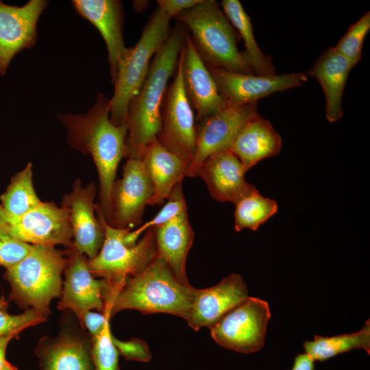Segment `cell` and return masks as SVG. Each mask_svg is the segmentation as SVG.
Here are the masks:
<instances>
[{"instance_id":"40","label":"cell","mask_w":370,"mask_h":370,"mask_svg":"<svg viewBox=\"0 0 370 370\" xmlns=\"http://www.w3.org/2000/svg\"><path fill=\"white\" fill-rule=\"evenodd\" d=\"M8 303L2 297H0V310H7Z\"/></svg>"},{"instance_id":"18","label":"cell","mask_w":370,"mask_h":370,"mask_svg":"<svg viewBox=\"0 0 370 370\" xmlns=\"http://www.w3.org/2000/svg\"><path fill=\"white\" fill-rule=\"evenodd\" d=\"M179 60L184 88L192 108L196 111L197 120L200 121L224 109L227 103L188 34Z\"/></svg>"},{"instance_id":"31","label":"cell","mask_w":370,"mask_h":370,"mask_svg":"<svg viewBox=\"0 0 370 370\" xmlns=\"http://www.w3.org/2000/svg\"><path fill=\"white\" fill-rule=\"evenodd\" d=\"M370 29V12L352 25L334 49L355 66L361 59L365 38Z\"/></svg>"},{"instance_id":"14","label":"cell","mask_w":370,"mask_h":370,"mask_svg":"<svg viewBox=\"0 0 370 370\" xmlns=\"http://www.w3.org/2000/svg\"><path fill=\"white\" fill-rule=\"evenodd\" d=\"M97 186L92 182L83 186L77 178L71 192L64 194L60 207L68 214L73 239V247L89 260L99 252L105 239V228L96 214L94 199Z\"/></svg>"},{"instance_id":"4","label":"cell","mask_w":370,"mask_h":370,"mask_svg":"<svg viewBox=\"0 0 370 370\" xmlns=\"http://www.w3.org/2000/svg\"><path fill=\"white\" fill-rule=\"evenodd\" d=\"M66 264L64 251L55 247L31 245L28 254L5 272L11 287L10 299L25 310L33 308L47 318L51 301L61 295Z\"/></svg>"},{"instance_id":"17","label":"cell","mask_w":370,"mask_h":370,"mask_svg":"<svg viewBox=\"0 0 370 370\" xmlns=\"http://www.w3.org/2000/svg\"><path fill=\"white\" fill-rule=\"evenodd\" d=\"M47 5L45 0H30L20 7L0 1V75L18 53L35 45L38 21Z\"/></svg>"},{"instance_id":"27","label":"cell","mask_w":370,"mask_h":370,"mask_svg":"<svg viewBox=\"0 0 370 370\" xmlns=\"http://www.w3.org/2000/svg\"><path fill=\"white\" fill-rule=\"evenodd\" d=\"M305 353L314 361L324 362L340 354L362 349L370 354L369 319L358 332L330 337L315 335L312 341L303 344Z\"/></svg>"},{"instance_id":"11","label":"cell","mask_w":370,"mask_h":370,"mask_svg":"<svg viewBox=\"0 0 370 370\" xmlns=\"http://www.w3.org/2000/svg\"><path fill=\"white\" fill-rule=\"evenodd\" d=\"M153 193V184L143 161L127 158L122 177L116 180L112 188L110 212L106 223L115 228L132 229L139 225Z\"/></svg>"},{"instance_id":"1","label":"cell","mask_w":370,"mask_h":370,"mask_svg":"<svg viewBox=\"0 0 370 370\" xmlns=\"http://www.w3.org/2000/svg\"><path fill=\"white\" fill-rule=\"evenodd\" d=\"M110 99L99 93L93 106L84 114L59 113L58 120L67 132L69 145L90 155L99 176V202L95 208L106 222L110 212V196L116 170L125 158L128 123L114 125L110 119Z\"/></svg>"},{"instance_id":"30","label":"cell","mask_w":370,"mask_h":370,"mask_svg":"<svg viewBox=\"0 0 370 370\" xmlns=\"http://www.w3.org/2000/svg\"><path fill=\"white\" fill-rule=\"evenodd\" d=\"M166 203L151 220L143 223L134 231H129L125 235L127 243L134 245L140 236L151 228L161 226L185 210H187L185 197L182 190V182L177 184L167 197Z\"/></svg>"},{"instance_id":"20","label":"cell","mask_w":370,"mask_h":370,"mask_svg":"<svg viewBox=\"0 0 370 370\" xmlns=\"http://www.w3.org/2000/svg\"><path fill=\"white\" fill-rule=\"evenodd\" d=\"M72 4L75 12L94 25L104 40L113 85L119 63L127 49L123 36L124 12L121 2L116 0H73Z\"/></svg>"},{"instance_id":"24","label":"cell","mask_w":370,"mask_h":370,"mask_svg":"<svg viewBox=\"0 0 370 370\" xmlns=\"http://www.w3.org/2000/svg\"><path fill=\"white\" fill-rule=\"evenodd\" d=\"M155 238L157 254L166 261L180 282L190 285L186 262L193 243L194 232L189 223L187 210L156 227Z\"/></svg>"},{"instance_id":"39","label":"cell","mask_w":370,"mask_h":370,"mask_svg":"<svg viewBox=\"0 0 370 370\" xmlns=\"http://www.w3.org/2000/svg\"><path fill=\"white\" fill-rule=\"evenodd\" d=\"M17 336L18 334H16L0 336V370L7 362L5 358V355L8 344L12 338Z\"/></svg>"},{"instance_id":"33","label":"cell","mask_w":370,"mask_h":370,"mask_svg":"<svg viewBox=\"0 0 370 370\" xmlns=\"http://www.w3.org/2000/svg\"><path fill=\"white\" fill-rule=\"evenodd\" d=\"M47 319L33 308L20 314H10L7 310H0V336L19 334L23 330L42 323Z\"/></svg>"},{"instance_id":"34","label":"cell","mask_w":370,"mask_h":370,"mask_svg":"<svg viewBox=\"0 0 370 370\" xmlns=\"http://www.w3.org/2000/svg\"><path fill=\"white\" fill-rule=\"evenodd\" d=\"M31 245L18 240L0 226V266L9 269L29 252Z\"/></svg>"},{"instance_id":"9","label":"cell","mask_w":370,"mask_h":370,"mask_svg":"<svg viewBox=\"0 0 370 370\" xmlns=\"http://www.w3.org/2000/svg\"><path fill=\"white\" fill-rule=\"evenodd\" d=\"M156 138L162 146L187 164L188 168L195 150L196 124L184 88L179 59L175 77L164 94L160 129Z\"/></svg>"},{"instance_id":"38","label":"cell","mask_w":370,"mask_h":370,"mask_svg":"<svg viewBox=\"0 0 370 370\" xmlns=\"http://www.w3.org/2000/svg\"><path fill=\"white\" fill-rule=\"evenodd\" d=\"M314 362L308 354H298L291 370H314Z\"/></svg>"},{"instance_id":"37","label":"cell","mask_w":370,"mask_h":370,"mask_svg":"<svg viewBox=\"0 0 370 370\" xmlns=\"http://www.w3.org/2000/svg\"><path fill=\"white\" fill-rule=\"evenodd\" d=\"M202 0H158L157 3L170 18H175L184 10L190 9Z\"/></svg>"},{"instance_id":"8","label":"cell","mask_w":370,"mask_h":370,"mask_svg":"<svg viewBox=\"0 0 370 370\" xmlns=\"http://www.w3.org/2000/svg\"><path fill=\"white\" fill-rule=\"evenodd\" d=\"M270 317L266 301L248 296L210 328V334L223 348L242 354L256 352L264 347Z\"/></svg>"},{"instance_id":"13","label":"cell","mask_w":370,"mask_h":370,"mask_svg":"<svg viewBox=\"0 0 370 370\" xmlns=\"http://www.w3.org/2000/svg\"><path fill=\"white\" fill-rule=\"evenodd\" d=\"M258 113V102L229 106L205 118L196 125V145L187 177H196L199 166L210 156L230 149L244 124Z\"/></svg>"},{"instance_id":"23","label":"cell","mask_w":370,"mask_h":370,"mask_svg":"<svg viewBox=\"0 0 370 370\" xmlns=\"http://www.w3.org/2000/svg\"><path fill=\"white\" fill-rule=\"evenodd\" d=\"M354 66L334 47L326 49L307 72L321 84L325 96V115L331 122L343 116L342 98L349 73Z\"/></svg>"},{"instance_id":"5","label":"cell","mask_w":370,"mask_h":370,"mask_svg":"<svg viewBox=\"0 0 370 370\" xmlns=\"http://www.w3.org/2000/svg\"><path fill=\"white\" fill-rule=\"evenodd\" d=\"M174 18L190 29L191 40L206 65L253 74L238 50V34L216 1L202 0Z\"/></svg>"},{"instance_id":"41","label":"cell","mask_w":370,"mask_h":370,"mask_svg":"<svg viewBox=\"0 0 370 370\" xmlns=\"http://www.w3.org/2000/svg\"><path fill=\"white\" fill-rule=\"evenodd\" d=\"M1 370H17V369L8 362H6Z\"/></svg>"},{"instance_id":"35","label":"cell","mask_w":370,"mask_h":370,"mask_svg":"<svg viewBox=\"0 0 370 370\" xmlns=\"http://www.w3.org/2000/svg\"><path fill=\"white\" fill-rule=\"evenodd\" d=\"M111 340L119 354L127 360L149 362L151 354L147 343L138 338H132L127 341H121L111 334Z\"/></svg>"},{"instance_id":"21","label":"cell","mask_w":370,"mask_h":370,"mask_svg":"<svg viewBox=\"0 0 370 370\" xmlns=\"http://www.w3.org/2000/svg\"><path fill=\"white\" fill-rule=\"evenodd\" d=\"M246 172L240 160L227 149L208 157L199 166L197 176L205 182L212 198L235 204L256 188L246 181Z\"/></svg>"},{"instance_id":"29","label":"cell","mask_w":370,"mask_h":370,"mask_svg":"<svg viewBox=\"0 0 370 370\" xmlns=\"http://www.w3.org/2000/svg\"><path fill=\"white\" fill-rule=\"evenodd\" d=\"M234 210V230L243 229L256 231L278 211V206L274 199L263 197L255 188L241 198Z\"/></svg>"},{"instance_id":"7","label":"cell","mask_w":370,"mask_h":370,"mask_svg":"<svg viewBox=\"0 0 370 370\" xmlns=\"http://www.w3.org/2000/svg\"><path fill=\"white\" fill-rule=\"evenodd\" d=\"M96 214L104 226L105 239L98 254L88 259V266L93 276L108 282V300L113 301L126 280L143 271L156 256L155 228L147 230L136 244L131 245L125 238L130 227H112L97 210Z\"/></svg>"},{"instance_id":"26","label":"cell","mask_w":370,"mask_h":370,"mask_svg":"<svg viewBox=\"0 0 370 370\" xmlns=\"http://www.w3.org/2000/svg\"><path fill=\"white\" fill-rule=\"evenodd\" d=\"M222 10L238 32L244 41L245 51L241 55L254 75H275V67L269 56L262 52L254 35L253 25L248 14L238 0H223Z\"/></svg>"},{"instance_id":"10","label":"cell","mask_w":370,"mask_h":370,"mask_svg":"<svg viewBox=\"0 0 370 370\" xmlns=\"http://www.w3.org/2000/svg\"><path fill=\"white\" fill-rule=\"evenodd\" d=\"M0 226L14 238L29 245H61L66 249L73 247L68 214L54 202L42 201L18 217L8 216L0 206Z\"/></svg>"},{"instance_id":"32","label":"cell","mask_w":370,"mask_h":370,"mask_svg":"<svg viewBox=\"0 0 370 370\" xmlns=\"http://www.w3.org/2000/svg\"><path fill=\"white\" fill-rule=\"evenodd\" d=\"M108 323L97 336L92 338L91 355L94 370H120L119 353L111 340Z\"/></svg>"},{"instance_id":"3","label":"cell","mask_w":370,"mask_h":370,"mask_svg":"<svg viewBox=\"0 0 370 370\" xmlns=\"http://www.w3.org/2000/svg\"><path fill=\"white\" fill-rule=\"evenodd\" d=\"M197 288L180 282L158 254L140 272L126 280L109 310L110 318L123 310L143 314L167 313L186 320Z\"/></svg>"},{"instance_id":"2","label":"cell","mask_w":370,"mask_h":370,"mask_svg":"<svg viewBox=\"0 0 370 370\" xmlns=\"http://www.w3.org/2000/svg\"><path fill=\"white\" fill-rule=\"evenodd\" d=\"M186 31L177 24L153 56L145 80L128 108L125 158L141 159L160 129L161 109L167 83L177 69Z\"/></svg>"},{"instance_id":"22","label":"cell","mask_w":370,"mask_h":370,"mask_svg":"<svg viewBox=\"0 0 370 370\" xmlns=\"http://www.w3.org/2000/svg\"><path fill=\"white\" fill-rule=\"evenodd\" d=\"M281 147L282 138L271 122L256 113L242 127L230 150L247 171L260 160L277 155Z\"/></svg>"},{"instance_id":"15","label":"cell","mask_w":370,"mask_h":370,"mask_svg":"<svg viewBox=\"0 0 370 370\" xmlns=\"http://www.w3.org/2000/svg\"><path fill=\"white\" fill-rule=\"evenodd\" d=\"M206 66L219 92L229 106L256 103L273 93L301 86L308 80L305 73L258 75Z\"/></svg>"},{"instance_id":"25","label":"cell","mask_w":370,"mask_h":370,"mask_svg":"<svg viewBox=\"0 0 370 370\" xmlns=\"http://www.w3.org/2000/svg\"><path fill=\"white\" fill-rule=\"evenodd\" d=\"M151 180L153 193L148 205L160 206L174 186L187 177L188 165L158 141H152L140 159Z\"/></svg>"},{"instance_id":"12","label":"cell","mask_w":370,"mask_h":370,"mask_svg":"<svg viewBox=\"0 0 370 370\" xmlns=\"http://www.w3.org/2000/svg\"><path fill=\"white\" fill-rule=\"evenodd\" d=\"M64 254V280L57 308L69 310L75 316L91 310L104 312L110 291L108 282L93 276L89 269L88 258L73 247L66 249Z\"/></svg>"},{"instance_id":"16","label":"cell","mask_w":370,"mask_h":370,"mask_svg":"<svg viewBox=\"0 0 370 370\" xmlns=\"http://www.w3.org/2000/svg\"><path fill=\"white\" fill-rule=\"evenodd\" d=\"M92 338L78 324L62 323L55 337L44 336L35 353L40 370H94Z\"/></svg>"},{"instance_id":"28","label":"cell","mask_w":370,"mask_h":370,"mask_svg":"<svg viewBox=\"0 0 370 370\" xmlns=\"http://www.w3.org/2000/svg\"><path fill=\"white\" fill-rule=\"evenodd\" d=\"M0 200L2 210L10 217L21 216L42 202L34 188L31 162L12 177Z\"/></svg>"},{"instance_id":"19","label":"cell","mask_w":370,"mask_h":370,"mask_svg":"<svg viewBox=\"0 0 370 370\" xmlns=\"http://www.w3.org/2000/svg\"><path fill=\"white\" fill-rule=\"evenodd\" d=\"M247 297V285L238 273L227 275L213 286L197 288L186 319L188 325L195 331L204 327L210 328Z\"/></svg>"},{"instance_id":"36","label":"cell","mask_w":370,"mask_h":370,"mask_svg":"<svg viewBox=\"0 0 370 370\" xmlns=\"http://www.w3.org/2000/svg\"><path fill=\"white\" fill-rule=\"evenodd\" d=\"M82 328L92 338L98 336L109 323L108 314L91 310L75 316Z\"/></svg>"},{"instance_id":"6","label":"cell","mask_w":370,"mask_h":370,"mask_svg":"<svg viewBox=\"0 0 370 370\" xmlns=\"http://www.w3.org/2000/svg\"><path fill=\"white\" fill-rule=\"evenodd\" d=\"M171 18L157 8L143 29L140 38L127 47L117 69L110 99V119L115 125L128 123V108L148 74L151 59L168 38Z\"/></svg>"}]
</instances>
